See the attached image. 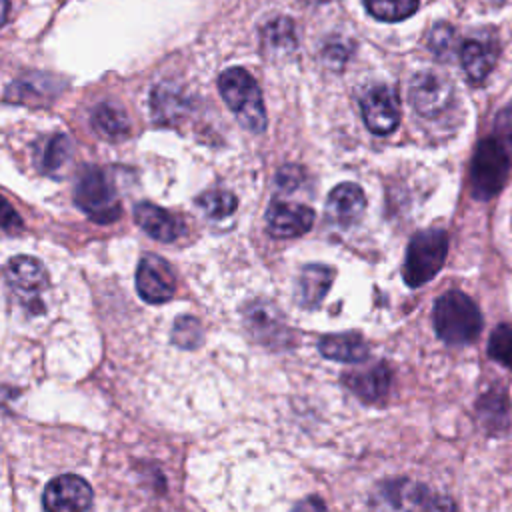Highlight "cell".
Segmentation results:
<instances>
[{
	"instance_id": "29",
	"label": "cell",
	"mask_w": 512,
	"mask_h": 512,
	"mask_svg": "<svg viewBox=\"0 0 512 512\" xmlns=\"http://www.w3.org/2000/svg\"><path fill=\"white\" fill-rule=\"evenodd\" d=\"M498 130L500 134L512 144V104L506 106V110L498 118Z\"/></svg>"
},
{
	"instance_id": "23",
	"label": "cell",
	"mask_w": 512,
	"mask_h": 512,
	"mask_svg": "<svg viewBox=\"0 0 512 512\" xmlns=\"http://www.w3.org/2000/svg\"><path fill=\"white\" fill-rule=\"evenodd\" d=\"M198 206L210 218H226V216H230L236 210L238 200H236V196L232 192L208 190V192H204L198 198Z\"/></svg>"
},
{
	"instance_id": "18",
	"label": "cell",
	"mask_w": 512,
	"mask_h": 512,
	"mask_svg": "<svg viewBox=\"0 0 512 512\" xmlns=\"http://www.w3.org/2000/svg\"><path fill=\"white\" fill-rule=\"evenodd\" d=\"M322 356L338 362H364L370 354L368 344L352 332L324 336L318 344Z\"/></svg>"
},
{
	"instance_id": "9",
	"label": "cell",
	"mask_w": 512,
	"mask_h": 512,
	"mask_svg": "<svg viewBox=\"0 0 512 512\" xmlns=\"http://www.w3.org/2000/svg\"><path fill=\"white\" fill-rule=\"evenodd\" d=\"M136 290L150 304L168 302L176 290V278L168 262L154 254L144 256L136 268Z\"/></svg>"
},
{
	"instance_id": "10",
	"label": "cell",
	"mask_w": 512,
	"mask_h": 512,
	"mask_svg": "<svg viewBox=\"0 0 512 512\" xmlns=\"http://www.w3.org/2000/svg\"><path fill=\"white\" fill-rule=\"evenodd\" d=\"M388 498L402 512H458L450 498L408 480L390 486Z\"/></svg>"
},
{
	"instance_id": "15",
	"label": "cell",
	"mask_w": 512,
	"mask_h": 512,
	"mask_svg": "<svg viewBox=\"0 0 512 512\" xmlns=\"http://www.w3.org/2000/svg\"><path fill=\"white\" fill-rule=\"evenodd\" d=\"M334 270L324 264H308L298 278V302L304 308H316L332 286Z\"/></svg>"
},
{
	"instance_id": "11",
	"label": "cell",
	"mask_w": 512,
	"mask_h": 512,
	"mask_svg": "<svg viewBox=\"0 0 512 512\" xmlns=\"http://www.w3.org/2000/svg\"><path fill=\"white\" fill-rule=\"evenodd\" d=\"M268 230L276 238H294L306 234L314 224L312 208L296 202L274 200L266 212Z\"/></svg>"
},
{
	"instance_id": "28",
	"label": "cell",
	"mask_w": 512,
	"mask_h": 512,
	"mask_svg": "<svg viewBox=\"0 0 512 512\" xmlns=\"http://www.w3.org/2000/svg\"><path fill=\"white\" fill-rule=\"evenodd\" d=\"M292 512H328V510H326L324 502H322L318 496H308V498L300 500V502L292 508Z\"/></svg>"
},
{
	"instance_id": "12",
	"label": "cell",
	"mask_w": 512,
	"mask_h": 512,
	"mask_svg": "<svg viewBox=\"0 0 512 512\" xmlns=\"http://www.w3.org/2000/svg\"><path fill=\"white\" fill-rule=\"evenodd\" d=\"M134 220L148 236L158 242H174L184 234V224L180 218L150 202H140L134 208Z\"/></svg>"
},
{
	"instance_id": "24",
	"label": "cell",
	"mask_w": 512,
	"mask_h": 512,
	"mask_svg": "<svg viewBox=\"0 0 512 512\" xmlns=\"http://www.w3.org/2000/svg\"><path fill=\"white\" fill-rule=\"evenodd\" d=\"M488 354L502 366L512 370V326L500 324L488 342Z\"/></svg>"
},
{
	"instance_id": "3",
	"label": "cell",
	"mask_w": 512,
	"mask_h": 512,
	"mask_svg": "<svg viewBox=\"0 0 512 512\" xmlns=\"http://www.w3.org/2000/svg\"><path fill=\"white\" fill-rule=\"evenodd\" d=\"M446 252H448V236L444 230L432 228V230L418 232L410 240L406 250V260L402 270L406 284L416 288L432 280L440 272L446 260Z\"/></svg>"
},
{
	"instance_id": "30",
	"label": "cell",
	"mask_w": 512,
	"mask_h": 512,
	"mask_svg": "<svg viewBox=\"0 0 512 512\" xmlns=\"http://www.w3.org/2000/svg\"><path fill=\"white\" fill-rule=\"evenodd\" d=\"M8 12H10V2L8 0H0V28L6 24Z\"/></svg>"
},
{
	"instance_id": "1",
	"label": "cell",
	"mask_w": 512,
	"mask_h": 512,
	"mask_svg": "<svg viewBox=\"0 0 512 512\" xmlns=\"http://www.w3.org/2000/svg\"><path fill=\"white\" fill-rule=\"evenodd\" d=\"M482 314L476 302L460 290L444 292L434 304V328L446 344H468L482 330Z\"/></svg>"
},
{
	"instance_id": "17",
	"label": "cell",
	"mask_w": 512,
	"mask_h": 512,
	"mask_svg": "<svg viewBox=\"0 0 512 512\" xmlns=\"http://www.w3.org/2000/svg\"><path fill=\"white\" fill-rule=\"evenodd\" d=\"M344 384L364 402H376L388 390L390 370L386 364H376L370 370L348 372L344 374Z\"/></svg>"
},
{
	"instance_id": "6",
	"label": "cell",
	"mask_w": 512,
	"mask_h": 512,
	"mask_svg": "<svg viewBox=\"0 0 512 512\" xmlns=\"http://www.w3.org/2000/svg\"><path fill=\"white\" fill-rule=\"evenodd\" d=\"M408 96H410L412 108L420 116L432 118V116L442 114L448 108V104L452 102V96H454V88L446 76L426 70L412 78Z\"/></svg>"
},
{
	"instance_id": "13",
	"label": "cell",
	"mask_w": 512,
	"mask_h": 512,
	"mask_svg": "<svg viewBox=\"0 0 512 512\" xmlns=\"http://www.w3.org/2000/svg\"><path fill=\"white\" fill-rule=\"evenodd\" d=\"M498 60V44L492 38H470L460 48L462 70L470 82H482L494 68Z\"/></svg>"
},
{
	"instance_id": "19",
	"label": "cell",
	"mask_w": 512,
	"mask_h": 512,
	"mask_svg": "<svg viewBox=\"0 0 512 512\" xmlns=\"http://www.w3.org/2000/svg\"><path fill=\"white\" fill-rule=\"evenodd\" d=\"M92 124L106 138H122L128 134V128H130V122L124 110L112 104L96 106L92 112Z\"/></svg>"
},
{
	"instance_id": "16",
	"label": "cell",
	"mask_w": 512,
	"mask_h": 512,
	"mask_svg": "<svg viewBox=\"0 0 512 512\" xmlns=\"http://www.w3.org/2000/svg\"><path fill=\"white\" fill-rule=\"evenodd\" d=\"M6 280L20 292H38L48 284V274L40 260L14 256L6 264Z\"/></svg>"
},
{
	"instance_id": "26",
	"label": "cell",
	"mask_w": 512,
	"mask_h": 512,
	"mask_svg": "<svg viewBox=\"0 0 512 512\" xmlns=\"http://www.w3.org/2000/svg\"><path fill=\"white\" fill-rule=\"evenodd\" d=\"M456 46V32L450 24H436L430 34H428V48L438 56V58H450Z\"/></svg>"
},
{
	"instance_id": "5",
	"label": "cell",
	"mask_w": 512,
	"mask_h": 512,
	"mask_svg": "<svg viewBox=\"0 0 512 512\" xmlns=\"http://www.w3.org/2000/svg\"><path fill=\"white\" fill-rule=\"evenodd\" d=\"M510 170V160L498 140H482L474 152L470 166V182L474 196L488 200L500 192Z\"/></svg>"
},
{
	"instance_id": "14",
	"label": "cell",
	"mask_w": 512,
	"mask_h": 512,
	"mask_svg": "<svg viewBox=\"0 0 512 512\" xmlns=\"http://www.w3.org/2000/svg\"><path fill=\"white\" fill-rule=\"evenodd\" d=\"M366 208V196L358 184L344 182L338 184L326 200V214L332 222L340 226H350L356 222Z\"/></svg>"
},
{
	"instance_id": "4",
	"label": "cell",
	"mask_w": 512,
	"mask_h": 512,
	"mask_svg": "<svg viewBox=\"0 0 512 512\" xmlns=\"http://www.w3.org/2000/svg\"><path fill=\"white\" fill-rule=\"evenodd\" d=\"M74 202L90 220L98 224H110L122 212L114 186L98 168H86L82 172L74 190Z\"/></svg>"
},
{
	"instance_id": "8",
	"label": "cell",
	"mask_w": 512,
	"mask_h": 512,
	"mask_svg": "<svg viewBox=\"0 0 512 512\" xmlns=\"http://www.w3.org/2000/svg\"><path fill=\"white\" fill-rule=\"evenodd\" d=\"M42 502L46 512H88L92 488L76 474H62L46 484Z\"/></svg>"
},
{
	"instance_id": "27",
	"label": "cell",
	"mask_w": 512,
	"mask_h": 512,
	"mask_svg": "<svg viewBox=\"0 0 512 512\" xmlns=\"http://www.w3.org/2000/svg\"><path fill=\"white\" fill-rule=\"evenodd\" d=\"M0 228L2 230H20L22 228V220L18 216V212L12 208V204L0 196Z\"/></svg>"
},
{
	"instance_id": "2",
	"label": "cell",
	"mask_w": 512,
	"mask_h": 512,
	"mask_svg": "<svg viewBox=\"0 0 512 512\" xmlns=\"http://www.w3.org/2000/svg\"><path fill=\"white\" fill-rule=\"evenodd\" d=\"M220 94L226 106L234 112L238 122L250 132H264L266 110L262 102V92L252 74L244 68H228L218 78Z\"/></svg>"
},
{
	"instance_id": "20",
	"label": "cell",
	"mask_w": 512,
	"mask_h": 512,
	"mask_svg": "<svg viewBox=\"0 0 512 512\" xmlns=\"http://www.w3.org/2000/svg\"><path fill=\"white\" fill-rule=\"evenodd\" d=\"M366 10L384 22H398L418 10V0H364Z\"/></svg>"
},
{
	"instance_id": "7",
	"label": "cell",
	"mask_w": 512,
	"mask_h": 512,
	"mask_svg": "<svg viewBox=\"0 0 512 512\" xmlns=\"http://www.w3.org/2000/svg\"><path fill=\"white\" fill-rule=\"evenodd\" d=\"M362 118L372 134L384 136L400 124V100L390 86H374L360 98Z\"/></svg>"
},
{
	"instance_id": "21",
	"label": "cell",
	"mask_w": 512,
	"mask_h": 512,
	"mask_svg": "<svg viewBox=\"0 0 512 512\" xmlns=\"http://www.w3.org/2000/svg\"><path fill=\"white\" fill-rule=\"evenodd\" d=\"M262 40L264 46L268 50H276V52H288L294 50L296 46V36H294V24L288 18H276L272 20L264 32H262Z\"/></svg>"
},
{
	"instance_id": "22",
	"label": "cell",
	"mask_w": 512,
	"mask_h": 512,
	"mask_svg": "<svg viewBox=\"0 0 512 512\" xmlns=\"http://www.w3.org/2000/svg\"><path fill=\"white\" fill-rule=\"evenodd\" d=\"M70 140L64 134H56L52 136L44 146H42V154H40V168L44 172H56L60 170L66 160L70 158Z\"/></svg>"
},
{
	"instance_id": "25",
	"label": "cell",
	"mask_w": 512,
	"mask_h": 512,
	"mask_svg": "<svg viewBox=\"0 0 512 512\" xmlns=\"http://www.w3.org/2000/svg\"><path fill=\"white\" fill-rule=\"evenodd\" d=\"M202 340L200 322L192 316H180L172 328V342L180 348H196Z\"/></svg>"
}]
</instances>
